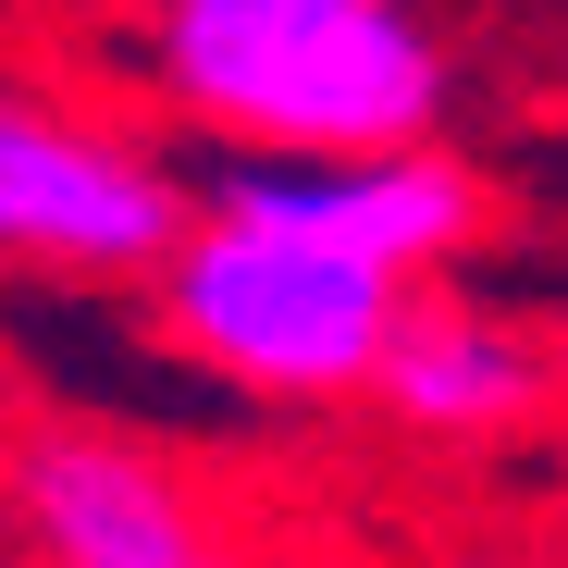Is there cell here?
<instances>
[{
    "instance_id": "cell-6",
    "label": "cell",
    "mask_w": 568,
    "mask_h": 568,
    "mask_svg": "<svg viewBox=\"0 0 568 568\" xmlns=\"http://www.w3.org/2000/svg\"><path fill=\"white\" fill-rule=\"evenodd\" d=\"M556 408V358L519 310H483V297H457V284L433 272L396 346H384V384H371L358 420H384L396 445H433V457H483L507 433H531Z\"/></svg>"
},
{
    "instance_id": "cell-2",
    "label": "cell",
    "mask_w": 568,
    "mask_h": 568,
    "mask_svg": "<svg viewBox=\"0 0 568 568\" xmlns=\"http://www.w3.org/2000/svg\"><path fill=\"white\" fill-rule=\"evenodd\" d=\"M136 297L161 322V346L199 384H223L235 408H260V420H346L384 384V346H396L420 284L396 260H358V247L297 235L272 211L199 199Z\"/></svg>"
},
{
    "instance_id": "cell-3",
    "label": "cell",
    "mask_w": 568,
    "mask_h": 568,
    "mask_svg": "<svg viewBox=\"0 0 568 568\" xmlns=\"http://www.w3.org/2000/svg\"><path fill=\"white\" fill-rule=\"evenodd\" d=\"M199 211V161L136 136L112 100L0 74V272L50 297H136Z\"/></svg>"
},
{
    "instance_id": "cell-5",
    "label": "cell",
    "mask_w": 568,
    "mask_h": 568,
    "mask_svg": "<svg viewBox=\"0 0 568 568\" xmlns=\"http://www.w3.org/2000/svg\"><path fill=\"white\" fill-rule=\"evenodd\" d=\"M199 199L272 211L297 235H334L358 260H396L408 284L457 272L495 223V173L457 161L445 136H384V149H211Z\"/></svg>"
},
{
    "instance_id": "cell-4",
    "label": "cell",
    "mask_w": 568,
    "mask_h": 568,
    "mask_svg": "<svg viewBox=\"0 0 568 568\" xmlns=\"http://www.w3.org/2000/svg\"><path fill=\"white\" fill-rule=\"evenodd\" d=\"M0 544L50 568H211L235 531L136 420H26L0 445Z\"/></svg>"
},
{
    "instance_id": "cell-1",
    "label": "cell",
    "mask_w": 568,
    "mask_h": 568,
    "mask_svg": "<svg viewBox=\"0 0 568 568\" xmlns=\"http://www.w3.org/2000/svg\"><path fill=\"white\" fill-rule=\"evenodd\" d=\"M136 87L199 149L445 136L457 38L433 0H136Z\"/></svg>"
},
{
    "instance_id": "cell-7",
    "label": "cell",
    "mask_w": 568,
    "mask_h": 568,
    "mask_svg": "<svg viewBox=\"0 0 568 568\" xmlns=\"http://www.w3.org/2000/svg\"><path fill=\"white\" fill-rule=\"evenodd\" d=\"M519 13H568V0H519Z\"/></svg>"
}]
</instances>
